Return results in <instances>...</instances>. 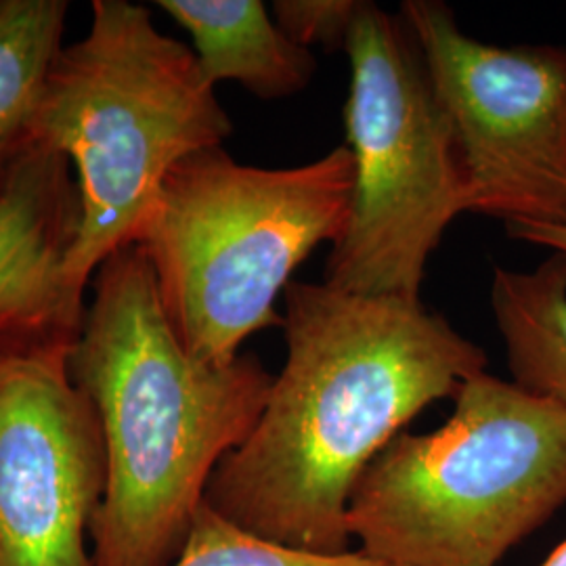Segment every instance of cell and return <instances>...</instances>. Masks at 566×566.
Segmentation results:
<instances>
[{
	"label": "cell",
	"instance_id": "cell-9",
	"mask_svg": "<svg viewBox=\"0 0 566 566\" xmlns=\"http://www.w3.org/2000/svg\"><path fill=\"white\" fill-rule=\"evenodd\" d=\"M78 224L70 163L39 147L0 198V355L78 343L86 306L65 280Z\"/></svg>",
	"mask_w": 566,
	"mask_h": 566
},
{
	"label": "cell",
	"instance_id": "cell-3",
	"mask_svg": "<svg viewBox=\"0 0 566 566\" xmlns=\"http://www.w3.org/2000/svg\"><path fill=\"white\" fill-rule=\"evenodd\" d=\"M231 133L187 44L142 4L93 2L91 30L61 49L34 122L36 145L78 172L81 224L65 263L78 298L114 252L137 243L170 170Z\"/></svg>",
	"mask_w": 566,
	"mask_h": 566
},
{
	"label": "cell",
	"instance_id": "cell-14",
	"mask_svg": "<svg viewBox=\"0 0 566 566\" xmlns=\"http://www.w3.org/2000/svg\"><path fill=\"white\" fill-rule=\"evenodd\" d=\"M365 0H275L273 20L287 39L311 51H346L350 30L364 9Z\"/></svg>",
	"mask_w": 566,
	"mask_h": 566
},
{
	"label": "cell",
	"instance_id": "cell-6",
	"mask_svg": "<svg viewBox=\"0 0 566 566\" xmlns=\"http://www.w3.org/2000/svg\"><path fill=\"white\" fill-rule=\"evenodd\" d=\"M344 53L355 191L324 283L344 294L420 303L430 254L470 210L460 145L401 15L365 2Z\"/></svg>",
	"mask_w": 566,
	"mask_h": 566
},
{
	"label": "cell",
	"instance_id": "cell-4",
	"mask_svg": "<svg viewBox=\"0 0 566 566\" xmlns=\"http://www.w3.org/2000/svg\"><path fill=\"white\" fill-rule=\"evenodd\" d=\"M446 424L365 468L346 526L382 566H497L566 506V409L481 371Z\"/></svg>",
	"mask_w": 566,
	"mask_h": 566
},
{
	"label": "cell",
	"instance_id": "cell-15",
	"mask_svg": "<svg viewBox=\"0 0 566 566\" xmlns=\"http://www.w3.org/2000/svg\"><path fill=\"white\" fill-rule=\"evenodd\" d=\"M507 235L512 240L544 245L554 252L566 254V223L565 224H510L506 227Z\"/></svg>",
	"mask_w": 566,
	"mask_h": 566
},
{
	"label": "cell",
	"instance_id": "cell-11",
	"mask_svg": "<svg viewBox=\"0 0 566 566\" xmlns=\"http://www.w3.org/2000/svg\"><path fill=\"white\" fill-rule=\"evenodd\" d=\"M491 308L512 382L566 409V254L533 271L495 266Z\"/></svg>",
	"mask_w": 566,
	"mask_h": 566
},
{
	"label": "cell",
	"instance_id": "cell-5",
	"mask_svg": "<svg viewBox=\"0 0 566 566\" xmlns=\"http://www.w3.org/2000/svg\"><path fill=\"white\" fill-rule=\"evenodd\" d=\"M353 191L346 145L294 168L245 166L223 147L177 164L137 243L185 350L227 365L252 334L282 327L280 294L319 243L343 240Z\"/></svg>",
	"mask_w": 566,
	"mask_h": 566
},
{
	"label": "cell",
	"instance_id": "cell-1",
	"mask_svg": "<svg viewBox=\"0 0 566 566\" xmlns=\"http://www.w3.org/2000/svg\"><path fill=\"white\" fill-rule=\"evenodd\" d=\"M283 306L285 364L203 504L266 542L344 554L353 549L348 502L365 468L428 405L485 371L486 355L422 301L292 280Z\"/></svg>",
	"mask_w": 566,
	"mask_h": 566
},
{
	"label": "cell",
	"instance_id": "cell-10",
	"mask_svg": "<svg viewBox=\"0 0 566 566\" xmlns=\"http://www.w3.org/2000/svg\"><path fill=\"white\" fill-rule=\"evenodd\" d=\"M193 41L203 78L238 82L261 99H285L313 81V51L287 39L261 0H158Z\"/></svg>",
	"mask_w": 566,
	"mask_h": 566
},
{
	"label": "cell",
	"instance_id": "cell-7",
	"mask_svg": "<svg viewBox=\"0 0 566 566\" xmlns=\"http://www.w3.org/2000/svg\"><path fill=\"white\" fill-rule=\"evenodd\" d=\"M399 15L453 124L468 212L565 224L566 46L476 41L441 0H405Z\"/></svg>",
	"mask_w": 566,
	"mask_h": 566
},
{
	"label": "cell",
	"instance_id": "cell-2",
	"mask_svg": "<svg viewBox=\"0 0 566 566\" xmlns=\"http://www.w3.org/2000/svg\"><path fill=\"white\" fill-rule=\"evenodd\" d=\"M70 374L97 407L107 455L93 563L175 565L212 474L250 437L275 376L254 353L227 365L193 359L139 243L97 269Z\"/></svg>",
	"mask_w": 566,
	"mask_h": 566
},
{
	"label": "cell",
	"instance_id": "cell-12",
	"mask_svg": "<svg viewBox=\"0 0 566 566\" xmlns=\"http://www.w3.org/2000/svg\"><path fill=\"white\" fill-rule=\"evenodd\" d=\"M67 11L65 0H0V198L39 149L34 122Z\"/></svg>",
	"mask_w": 566,
	"mask_h": 566
},
{
	"label": "cell",
	"instance_id": "cell-8",
	"mask_svg": "<svg viewBox=\"0 0 566 566\" xmlns=\"http://www.w3.org/2000/svg\"><path fill=\"white\" fill-rule=\"evenodd\" d=\"M72 350L0 355V566H95L107 455Z\"/></svg>",
	"mask_w": 566,
	"mask_h": 566
},
{
	"label": "cell",
	"instance_id": "cell-16",
	"mask_svg": "<svg viewBox=\"0 0 566 566\" xmlns=\"http://www.w3.org/2000/svg\"><path fill=\"white\" fill-rule=\"evenodd\" d=\"M539 566H566V542H563L560 546L556 547V549L547 556L546 563Z\"/></svg>",
	"mask_w": 566,
	"mask_h": 566
},
{
	"label": "cell",
	"instance_id": "cell-13",
	"mask_svg": "<svg viewBox=\"0 0 566 566\" xmlns=\"http://www.w3.org/2000/svg\"><path fill=\"white\" fill-rule=\"evenodd\" d=\"M172 566H382L359 549L311 554L266 542L231 525L203 504L181 556Z\"/></svg>",
	"mask_w": 566,
	"mask_h": 566
}]
</instances>
